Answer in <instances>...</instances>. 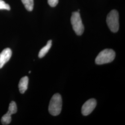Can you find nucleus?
<instances>
[{
	"label": "nucleus",
	"instance_id": "f257e3e1",
	"mask_svg": "<svg viewBox=\"0 0 125 125\" xmlns=\"http://www.w3.org/2000/svg\"><path fill=\"white\" fill-rule=\"evenodd\" d=\"M62 107V99L58 93L54 94L51 99L48 110L50 114L53 116H57L61 112Z\"/></svg>",
	"mask_w": 125,
	"mask_h": 125
},
{
	"label": "nucleus",
	"instance_id": "f03ea898",
	"mask_svg": "<svg viewBox=\"0 0 125 125\" xmlns=\"http://www.w3.org/2000/svg\"><path fill=\"white\" fill-rule=\"evenodd\" d=\"M115 57V52L113 50L106 49L101 52L95 60V62L99 65L112 62Z\"/></svg>",
	"mask_w": 125,
	"mask_h": 125
},
{
	"label": "nucleus",
	"instance_id": "7ed1b4c3",
	"mask_svg": "<svg viewBox=\"0 0 125 125\" xmlns=\"http://www.w3.org/2000/svg\"><path fill=\"white\" fill-rule=\"evenodd\" d=\"M119 13L116 10H113L108 14L107 23L110 30L113 32H116L119 29Z\"/></svg>",
	"mask_w": 125,
	"mask_h": 125
},
{
	"label": "nucleus",
	"instance_id": "20e7f679",
	"mask_svg": "<svg viewBox=\"0 0 125 125\" xmlns=\"http://www.w3.org/2000/svg\"><path fill=\"white\" fill-rule=\"evenodd\" d=\"M71 21L73 29L76 34L79 36L83 34L84 30V27L79 13L77 11L73 12Z\"/></svg>",
	"mask_w": 125,
	"mask_h": 125
},
{
	"label": "nucleus",
	"instance_id": "39448f33",
	"mask_svg": "<svg viewBox=\"0 0 125 125\" xmlns=\"http://www.w3.org/2000/svg\"><path fill=\"white\" fill-rule=\"evenodd\" d=\"M96 101L94 99H90L86 101L82 107V114L84 116L89 115L96 107Z\"/></svg>",
	"mask_w": 125,
	"mask_h": 125
},
{
	"label": "nucleus",
	"instance_id": "423d86ee",
	"mask_svg": "<svg viewBox=\"0 0 125 125\" xmlns=\"http://www.w3.org/2000/svg\"><path fill=\"white\" fill-rule=\"evenodd\" d=\"M12 51L10 48H6L0 53V69L8 62L12 56Z\"/></svg>",
	"mask_w": 125,
	"mask_h": 125
},
{
	"label": "nucleus",
	"instance_id": "0eeeda50",
	"mask_svg": "<svg viewBox=\"0 0 125 125\" xmlns=\"http://www.w3.org/2000/svg\"><path fill=\"white\" fill-rule=\"evenodd\" d=\"M29 78L27 76L23 77L20 81L19 83V89L21 94H24L28 88Z\"/></svg>",
	"mask_w": 125,
	"mask_h": 125
},
{
	"label": "nucleus",
	"instance_id": "6e6552de",
	"mask_svg": "<svg viewBox=\"0 0 125 125\" xmlns=\"http://www.w3.org/2000/svg\"><path fill=\"white\" fill-rule=\"evenodd\" d=\"M52 40H49L47 42L46 45L40 50L39 53V57L40 58H42L45 56L47 53L49 52L50 48L52 47Z\"/></svg>",
	"mask_w": 125,
	"mask_h": 125
},
{
	"label": "nucleus",
	"instance_id": "1a4fd4ad",
	"mask_svg": "<svg viewBox=\"0 0 125 125\" xmlns=\"http://www.w3.org/2000/svg\"><path fill=\"white\" fill-rule=\"evenodd\" d=\"M21 1L27 10L31 11L33 10L34 6L33 0H21Z\"/></svg>",
	"mask_w": 125,
	"mask_h": 125
},
{
	"label": "nucleus",
	"instance_id": "9d476101",
	"mask_svg": "<svg viewBox=\"0 0 125 125\" xmlns=\"http://www.w3.org/2000/svg\"><path fill=\"white\" fill-rule=\"evenodd\" d=\"M11 121V115L8 112L2 117L1 122L2 125H9Z\"/></svg>",
	"mask_w": 125,
	"mask_h": 125
},
{
	"label": "nucleus",
	"instance_id": "9b49d317",
	"mask_svg": "<svg viewBox=\"0 0 125 125\" xmlns=\"http://www.w3.org/2000/svg\"><path fill=\"white\" fill-rule=\"evenodd\" d=\"M17 111V107L16 103L12 101L9 104V110L8 113H9L11 115L15 114Z\"/></svg>",
	"mask_w": 125,
	"mask_h": 125
},
{
	"label": "nucleus",
	"instance_id": "f8f14e48",
	"mask_svg": "<svg viewBox=\"0 0 125 125\" xmlns=\"http://www.w3.org/2000/svg\"><path fill=\"white\" fill-rule=\"evenodd\" d=\"M2 9L10 10V7L8 4L6 3L4 1L2 0H0V10Z\"/></svg>",
	"mask_w": 125,
	"mask_h": 125
},
{
	"label": "nucleus",
	"instance_id": "ddd939ff",
	"mask_svg": "<svg viewBox=\"0 0 125 125\" xmlns=\"http://www.w3.org/2000/svg\"><path fill=\"white\" fill-rule=\"evenodd\" d=\"M48 4L52 7H56L58 3V0H48Z\"/></svg>",
	"mask_w": 125,
	"mask_h": 125
},
{
	"label": "nucleus",
	"instance_id": "4468645a",
	"mask_svg": "<svg viewBox=\"0 0 125 125\" xmlns=\"http://www.w3.org/2000/svg\"><path fill=\"white\" fill-rule=\"evenodd\" d=\"M31 73V71H29V73Z\"/></svg>",
	"mask_w": 125,
	"mask_h": 125
}]
</instances>
